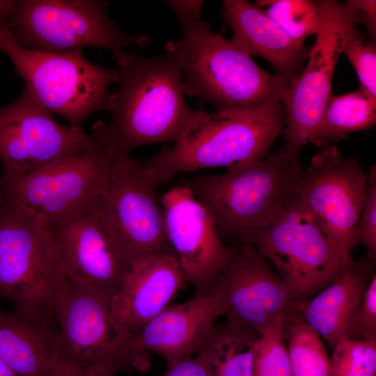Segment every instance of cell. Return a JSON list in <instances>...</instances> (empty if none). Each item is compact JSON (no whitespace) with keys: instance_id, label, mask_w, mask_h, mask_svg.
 Returning a JSON list of instances; mask_svg holds the SVG:
<instances>
[{"instance_id":"6da1fadb","label":"cell","mask_w":376,"mask_h":376,"mask_svg":"<svg viewBox=\"0 0 376 376\" xmlns=\"http://www.w3.org/2000/svg\"><path fill=\"white\" fill-rule=\"evenodd\" d=\"M113 54L118 87L108 101L111 120L95 122L93 136L123 155L150 143H176L196 113L185 99L177 42H169L165 53L153 57L125 50Z\"/></svg>"},{"instance_id":"7a4b0ae2","label":"cell","mask_w":376,"mask_h":376,"mask_svg":"<svg viewBox=\"0 0 376 376\" xmlns=\"http://www.w3.org/2000/svg\"><path fill=\"white\" fill-rule=\"evenodd\" d=\"M300 150L285 144L264 158L235 164L221 174L186 180L211 214L221 237L238 239L275 219L297 196L303 173Z\"/></svg>"},{"instance_id":"3957f363","label":"cell","mask_w":376,"mask_h":376,"mask_svg":"<svg viewBox=\"0 0 376 376\" xmlns=\"http://www.w3.org/2000/svg\"><path fill=\"white\" fill-rule=\"evenodd\" d=\"M284 125L285 111L279 100L216 113L200 109L171 148L142 163L159 186L179 173L227 169L264 158Z\"/></svg>"},{"instance_id":"277c9868","label":"cell","mask_w":376,"mask_h":376,"mask_svg":"<svg viewBox=\"0 0 376 376\" xmlns=\"http://www.w3.org/2000/svg\"><path fill=\"white\" fill-rule=\"evenodd\" d=\"M0 50L11 60L26 88L49 112L81 128L86 118L107 110L116 70L90 62L81 49L42 52L23 48L8 29L0 30Z\"/></svg>"},{"instance_id":"5b68a950","label":"cell","mask_w":376,"mask_h":376,"mask_svg":"<svg viewBox=\"0 0 376 376\" xmlns=\"http://www.w3.org/2000/svg\"><path fill=\"white\" fill-rule=\"evenodd\" d=\"M185 95L217 111L245 109L279 100L288 81L260 67L232 42L211 31L177 41Z\"/></svg>"},{"instance_id":"8992f818","label":"cell","mask_w":376,"mask_h":376,"mask_svg":"<svg viewBox=\"0 0 376 376\" xmlns=\"http://www.w3.org/2000/svg\"><path fill=\"white\" fill-rule=\"evenodd\" d=\"M109 2L100 0H20L7 29L23 48L63 52L97 47L113 53L146 47L148 36L129 34L109 17Z\"/></svg>"},{"instance_id":"52a82bcc","label":"cell","mask_w":376,"mask_h":376,"mask_svg":"<svg viewBox=\"0 0 376 376\" xmlns=\"http://www.w3.org/2000/svg\"><path fill=\"white\" fill-rule=\"evenodd\" d=\"M52 311L60 332L58 363L98 376L129 370L125 358L129 334L114 319L109 303L61 268Z\"/></svg>"},{"instance_id":"ba28073f","label":"cell","mask_w":376,"mask_h":376,"mask_svg":"<svg viewBox=\"0 0 376 376\" xmlns=\"http://www.w3.org/2000/svg\"><path fill=\"white\" fill-rule=\"evenodd\" d=\"M242 241L272 263L297 301L308 300L349 266L297 196Z\"/></svg>"},{"instance_id":"9c48e42d","label":"cell","mask_w":376,"mask_h":376,"mask_svg":"<svg viewBox=\"0 0 376 376\" xmlns=\"http://www.w3.org/2000/svg\"><path fill=\"white\" fill-rule=\"evenodd\" d=\"M97 141V146L88 152L60 158L0 183V198L24 207L47 228L70 219L107 191L111 156Z\"/></svg>"},{"instance_id":"30bf717a","label":"cell","mask_w":376,"mask_h":376,"mask_svg":"<svg viewBox=\"0 0 376 376\" xmlns=\"http://www.w3.org/2000/svg\"><path fill=\"white\" fill-rule=\"evenodd\" d=\"M315 3L320 29L306 67L279 97L285 111V144L298 150L309 142L332 95V79L346 37L363 22L361 13L346 2L318 0Z\"/></svg>"},{"instance_id":"8fae6325","label":"cell","mask_w":376,"mask_h":376,"mask_svg":"<svg viewBox=\"0 0 376 376\" xmlns=\"http://www.w3.org/2000/svg\"><path fill=\"white\" fill-rule=\"evenodd\" d=\"M60 268L52 235L20 205L0 198V298L52 310Z\"/></svg>"},{"instance_id":"7c38bea8","label":"cell","mask_w":376,"mask_h":376,"mask_svg":"<svg viewBox=\"0 0 376 376\" xmlns=\"http://www.w3.org/2000/svg\"><path fill=\"white\" fill-rule=\"evenodd\" d=\"M109 152L110 180L101 208L127 266L153 254L175 255L166 234L158 185L152 175L130 155Z\"/></svg>"},{"instance_id":"4fadbf2b","label":"cell","mask_w":376,"mask_h":376,"mask_svg":"<svg viewBox=\"0 0 376 376\" xmlns=\"http://www.w3.org/2000/svg\"><path fill=\"white\" fill-rule=\"evenodd\" d=\"M367 186L368 174L358 159H345L330 145L313 156L297 187V198L347 265L358 245L357 228Z\"/></svg>"},{"instance_id":"5bb4252c","label":"cell","mask_w":376,"mask_h":376,"mask_svg":"<svg viewBox=\"0 0 376 376\" xmlns=\"http://www.w3.org/2000/svg\"><path fill=\"white\" fill-rule=\"evenodd\" d=\"M97 140L58 123L26 89L0 107V183L18 179L60 158L88 152Z\"/></svg>"},{"instance_id":"9a60e30c","label":"cell","mask_w":376,"mask_h":376,"mask_svg":"<svg viewBox=\"0 0 376 376\" xmlns=\"http://www.w3.org/2000/svg\"><path fill=\"white\" fill-rule=\"evenodd\" d=\"M228 322L261 335L299 312L300 301L251 244L242 241L216 276L210 290Z\"/></svg>"},{"instance_id":"2e32d148","label":"cell","mask_w":376,"mask_h":376,"mask_svg":"<svg viewBox=\"0 0 376 376\" xmlns=\"http://www.w3.org/2000/svg\"><path fill=\"white\" fill-rule=\"evenodd\" d=\"M102 198L47 229L60 268L93 288L109 304L121 288L128 267L104 217Z\"/></svg>"},{"instance_id":"e0dca14e","label":"cell","mask_w":376,"mask_h":376,"mask_svg":"<svg viewBox=\"0 0 376 376\" xmlns=\"http://www.w3.org/2000/svg\"><path fill=\"white\" fill-rule=\"evenodd\" d=\"M160 201L166 234L186 281L196 288L195 296L209 295L235 247L221 242L211 214L187 187L171 189Z\"/></svg>"},{"instance_id":"ac0fdd59","label":"cell","mask_w":376,"mask_h":376,"mask_svg":"<svg viewBox=\"0 0 376 376\" xmlns=\"http://www.w3.org/2000/svg\"><path fill=\"white\" fill-rule=\"evenodd\" d=\"M221 315L219 306L211 294L169 305L137 331L129 334L125 357L130 368L138 367L146 352L161 356L168 366L199 353L214 320Z\"/></svg>"},{"instance_id":"d6986e66","label":"cell","mask_w":376,"mask_h":376,"mask_svg":"<svg viewBox=\"0 0 376 376\" xmlns=\"http://www.w3.org/2000/svg\"><path fill=\"white\" fill-rule=\"evenodd\" d=\"M185 282L175 254L141 258L128 267L109 302L111 312L123 331L132 334L160 314Z\"/></svg>"},{"instance_id":"ffe728a7","label":"cell","mask_w":376,"mask_h":376,"mask_svg":"<svg viewBox=\"0 0 376 376\" xmlns=\"http://www.w3.org/2000/svg\"><path fill=\"white\" fill-rule=\"evenodd\" d=\"M59 338L52 310L0 309V359L19 376H49L58 363Z\"/></svg>"},{"instance_id":"44dd1931","label":"cell","mask_w":376,"mask_h":376,"mask_svg":"<svg viewBox=\"0 0 376 376\" xmlns=\"http://www.w3.org/2000/svg\"><path fill=\"white\" fill-rule=\"evenodd\" d=\"M221 16L232 30L231 42L244 54L267 61L288 84L301 75L311 48L293 40L264 9L245 0H224Z\"/></svg>"},{"instance_id":"7402d4cb","label":"cell","mask_w":376,"mask_h":376,"mask_svg":"<svg viewBox=\"0 0 376 376\" xmlns=\"http://www.w3.org/2000/svg\"><path fill=\"white\" fill-rule=\"evenodd\" d=\"M375 261L368 256L354 260L313 299L299 301V314L333 348L350 338L354 318L375 274Z\"/></svg>"},{"instance_id":"603a6c76","label":"cell","mask_w":376,"mask_h":376,"mask_svg":"<svg viewBox=\"0 0 376 376\" xmlns=\"http://www.w3.org/2000/svg\"><path fill=\"white\" fill-rule=\"evenodd\" d=\"M260 335L230 322L214 326L199 352L208 376H253Z\"/></svg>"},{"instance_id":"cb8c5ba5","label":"cell","mask_w":376,"mask_h":376,"mask_svg":"<svg viewBox=\"0 0 376 376\" xmlns=\"http://www.w3.org/2000/svg\"><path fill=\"white\" fill-rule=\"evenodd\" d=\"M376 102L359 88L340 95H331L309 142L318 147L334 145L352 132L375 125Z\"/></svg>"},{"instance_id":"d4e9b609","label":"cell","mask_w":376,"mask_h":376,"mask_svg":"<svg viewBox=\"0 0 376 376\" xmlns=\"http://www.w3.org/2000/svg\"><path fill=\"white\" fill-rule=\"evenodd\" d=\"M284 334L292 376H331V359L321 337L299 312L288 320Z\"/></svg>"},{"instance_id":"484cf974","label":"cell","mask_w":376,"mask_h":376,"mask_svg":"<svg viewBox=\"0 0 376 376\" xmlns=\"http://www.w3.org/2000/svg\"><path fill=\"white\" fill-rule=\"evenodd\" d=\"M254 5L260 8L265 7L267 15L301 45L320 29V17L313 1L260 0L256 1Z\"/></svg>"},{"instance_id":"4316f807","label":"cell","mask_w":376,"mask_h":376,"mask_svg":"<svg viewBox=\"0 0 376 376\" xmlns=\"http://www.w3.org/2000/svg\"><path fill=\"white\" fill-rule=\"evenodd\" d=\"M286 323L285 320L278 321L260 336L253 376H292L284 334Z\"/></svg>"},{"instance_id":"83f0119b","label":"cell","mask_w":376,"mask_h":376,"mask_svg":"<svg viewBox=\"0 0 376 376\" xmlns=\"http://www.w3.org/2000/svg\"><path fill=\"white\" fill-rule=\"evenodd\" d=\"M333 349L331 376H376V340L346 338Z\"/></svg>"},{"instance_id":"f1b7e54d","label":"cell","mask_w":376,"mask_h":376,"mask_svg":"<svg viewBox=\"0 0 376 376\" xmlns=\"http://www.w3.org/2000/svg\"><path fill=\"white\" fill-rule=\"evenodd\" d=\"M342 54L347 56L358 75L359 89L376 102L375 42H364L363 36L355 28L346 37Z\"/></svg>"},{"instance_id":"f546056e","label":"cell","mask_w":376,"mask_h":376,"mask_svg":"<svg viewBox=\"0 0 376 376\" xmlns=\"http://www.w3.org/2000/svg\"><path fill=\"white\" fill-rule=\"evenodd\" d=\"M357 243L368 251V256L376 257V168L373 164L368 174L366 195L357 228Z\"/></svg>"},{"instance_id":"4dcf8cb0","label":"cell","mask_w":376,"mask_h":376,"mask_svg":"<svg viewBox=\"0 0 376 376\" xmlns=\"http://www.w3.org/2000/svg\"><path fill=\"white\" fill-rule=\"evenodd\" d=\"M376 340V273L372 276L354 318L350 339Z\"/></svg>"},{"instance_id":"1f68e13d","label":"cell","mask_w":376,"mask_h":376,"mask_svg":"<svg viewBox=\"0 0 376 376\" xmlns=\"http://www.w3.org/2000/svg\"><path fill=\"white\" fill-rule=\"evenodd\" d=\"M164 3L170 6L176 15L183 33L187 37L211 31V24L201 19L204 1L169 0Z\"/></svg>"},{"instance_id":"d6a6232c","label":"cell","mask_w":376,"mask_h":376,"mask_svg":"<svg viewBox=\"0 0 376 376\" xmlns=\"http://www.w3.org/2000/svg\"><path fill=\"white\" fill-rule=\"evenodd\" d=\"M162 376H208L203 357L198 353L195 357H189L168 366Z\"/></svg>"},{"instance_id":"836d02e7","label":"cell","mask_w":376,"mask_h":376,"mask_svg":"<svg viewBox=\"0 0 376 376\" xmlns=\"http://www.w3.org/2000/svg\"><path fill=\"white\" fill-rule=\"evenodd\" d=\"M348 4L357 8L362 14L363 22L367 29L370 42L376 38V1L375 0H348Z\"/></svg>"},{"instance_id":"e575fe53","label":"cell","mask_w":376,"mask_h":376,"mask_svg":"<svg viewBox=\"0 0 376 376\" xmlns=\"http://www.w3.org/2000/svg\"><path fill=\"white\" fill-rule=\"evenodd\" d=\"M16 1L0 0V30L7 29V23L11 17Z\"/></svg>"},{"instance_id":"d590c367","label":"cell","mask_w":376,"mask_h":376,"mask_svg":"<svg viewBox=\"0 0 376 376\" xmlns=\"http://www.w3.org/2000/svg\"><path fill=\"white\" fill-rule=\"evenodd\" d=\"M49 376H98L91 375L71 369L61 363H57L53 371Z\"/></svg>"},{"instance_id":"8d00e7d4","label":"cell","mask_w":376,"mask_h":376,"mask_svg":"<svg viewBox=\"0 0 376 376\" xmlns=\"http://www.w3.org/2000/svg\"><path fill=\"white\" fill-rule=\"evenodd\" d=\"M0 376H19L0 359Z\"/></svg>"}]
</instances>
